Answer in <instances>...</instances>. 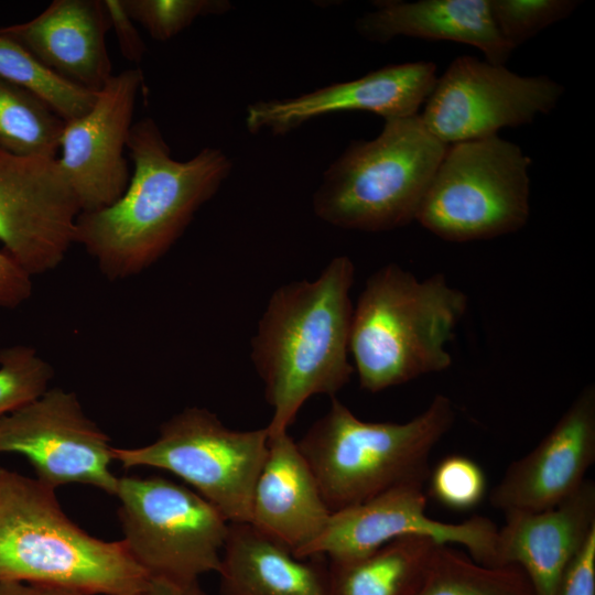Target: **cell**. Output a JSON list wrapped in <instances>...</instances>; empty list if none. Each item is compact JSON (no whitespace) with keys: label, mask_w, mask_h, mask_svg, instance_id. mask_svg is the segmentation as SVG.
<instances>
[{"label":"cell","mask_w":595,"mask_h":595,"mask_svg":"<svg viewBox=\"0 0 595 595\" xmlns=\"http://www.w3.org/2000/svg\"><path fill=\"white\" fill-rule=\"evenodd\" d=\"M505 516L497 532V566H519L534 595H558L569 566L595 531V484L585 479L551 509Z\"/></svg>","instance_id":"obj_17"},{"label":"cell","mask_w":595,"mask_h":595,"mask_svg":"<svg viewBox=\"0 0 595 595\" xmlns=\"http://www.w3.org/2000/svg\"><path fill=\"white\" fill-rule=\"evenodd\" d=\"M496 28L513 50L548 26L569 18L576 0H489Z\"/></svg>","instance_id":"obj_28"},{"label":"cell","mask_w":595,"mask_h":595,"mask_svg":"<svg viewBox=\"0 0 595 595\" xmlns=\"http://www.w3.org/2000/svg\"><path fill=\"white\" fill-rule=\"evenodd\" d=\"M66 80L98 93L113 75L104 0H54L30 21L0 28Z\"/></svg>","instance_id":"obj_18"},{"label":"cell","mask_w":595,"mask_h":595,"mask_svg":"<svg viewBox=\"0 0 595 595\" xmlns=\"http://www.w3.org/2000/svg\"><path fill=\"white\" fill-rule=\"evenodd\" d=\"M454 420V407L443 394L403 423L364 421L333 397L296 444L335 512L396 486L425 484L430 454Z\"/></svg>","instance_id":"obj_5"},{"label":"cell","mask_w":595,"mask_h":595,"mask_svg":"<svg viewBox=\"0 0 595 595\" xmlns=\"http://www.w3.org/2000/svg\"><path fill=\"white\" fill-rule=\"evenodd\" d=\"M430 495L444 507L466 511L477 507L487 490L486 475L472 458L448 455L431 472Z\"/></svg>","instance_id":"obj_29"},{"label":"cell","mask_w":595,"mask_h":595,"mask_svg":"<svg viewBox=\"0 0 595 595\" xmlns=\"http://www.w3.org/2000/svg\"><path fill=\"white\" fill-rule=\"evenodd\" d=\"M125 8L155 41L165 42L197 18L227 13V0H123Z\"/></svg>","instance_id":"obj_27"},{"label":"cell","mask_w":595,"mask_h":595,"mask_svg":"<svg viewBox=\"0 0 595 595\" xmlns=\"http://www.w3.org/2000/svg\"><path fill=\"white\" fill-rule=\"evenodd\" d=\"M355 267L333 258L312 281L279 286L251 340V359L272 408L269 435L286 432L306 400L333 398L350 380V290Z\"/></svg>","instance_id":"obj_2"},{"label":"cell","mask_w":595,"mask_h":595,"mask_svg":"<svg viewBox=\"0 0 595 595\" xmlns=\"http://www.w3.org/2000/svg\"><path fill=\"white\" fill-rule=\"evenodd\" d=\"M56 489L0 467V582L142 595L150 576L121 540L87 533L63 511Z\"/></svg>","instance_id":"obj_3"},{"label":"cell","mask_w":595,"mask_h":595,"mask_svg":"<svg viewBox=\"0 0 595 595\" xmlns=\"http://www.w3.org/2000/svg\"><path fill=\"white\" fill-rule=\"evenodd\" d=\"M423 488L422 483L403 484L332 512L322 532L296 556L353 561L396 539L421 536L440 544L463 545L476 562L497 566L496 524L480 516L459 523L435 520L426 515Z\"/></svg>","instance_id":"obj_12"},{"label":"cell","mask_w":595,"mask_h":595,"mask_svg":"<svg viewBox=\"0 0 595 595\" xmlns=\"http://www.w3.org/2000/svg\"><path fill=\"white\" fill-rule=\"evenodd\" d=\"M142 595H206L199 581L176 583L164 578H151Z\"/></svg>","instance_id":"obj_34"},{"label":"cell","mask_w":595,"mask_h":595,"mask_svg":"<svg viewBox=\"0 0 595 595\" xmlns=\"http://www.w3.org/2000/svg\"><path fill=\"white\" fill-rule=\"evenodd\" d=\"M104 4L122 56L133 63L140 62L147 45L137 30L136 22L127 12L123 0H104Z\"/></svg>","instance_id":"obj_30"},{"label":"cell","mask_w":595,"mask_h":595,"mask_svg":"<svg viewBox=\"0 0 595 595\" xmlns=\"http://www.w3.org/2000/svg\"><path fill=\"white\" fill-rule=\"evenodd\" d=\"M446 144L420 115L386 119L369 141H353L326 169L314 214L344 229L387 231L414 221Z\"/></svg>","instance_id":"obj_6"},{"label":"cell","mask_w":595,"mask_h":595,"mask_svg":"<svg viewBox=\"0 0 595 595\" xmlns=\"http://www.w3.org/2000/svg\"><path fill=\"white\" fill-rule=\"evenodd\" d=\"M331 513L296 441L288 431L269 435L249 523L296 555L322 532Z\"/></svg>","instance_id":"obj_19"},{"label":"cell","mask_w":595,"mask_h":595,"mask_svg":"<svg viewBox=\"0 0 595 595\" xmlns=\"http://www.w3.org/2000/svg\"><path fill=\"white\" fill-rule=\"evenodd\" d=\"M24 456L35 478L56 489L80 484L116 494L113 446L91 421L77 396L50 388L37 399L0 418V454Z\"/></svg>","instance_id":"obj_11"},{"label":"cell","mask_w":595,"mask_h":595,"mask_svg":"<svg viewBox=\"0 0 595 595\" xmlns=\"http://www.w3.org/2000/svg\"><path fill=\"white\" fill-rule=\"evenodd\" d=\"M0 595H89L67 587L25 582H0Z\"/></svg>","instance_id":"obj_33"},{"label":"cell","mask_w":595,"mask_h":595,"mask_svg":"<svg viewBox=\"0 0 595 595\" xmlns=\"http://www.w3.org/2000/svg\"><path fill=\"white\" fill-rule=\"evenodd\" d=\"M467 302L442 273L419 280L396 263L374 272L350 324L349 354L360 387L375 393L447 369L446 345Z\"/></svg>","instance_id":"obj_4"},{"label":"cell","mask_w":595,"mask_h":595,"mask_svg":"<svg viewBox=\"0 0 595 595\" xmlns=\"http://www.w3.org/2000/svg\"><path fill=\"white\" fill-rule=\"evenodd\" d=\"M298 558L250 523H230L223 549L220 595H329L328 564Z\"/></svg>","instance_id":"obj_21"},{"label":"cell","mask_w":595,"mask_h":595,"mask_svg":"<svg viewBox=\"0 0 595 595\" xmlns=\"http://www.w3.org/2000/svg\"><path fill=\"white\" fill-rule=\"evenodd\" d=\"M115 496L121 541L150 578L192 583L218 572L229 521L195 490L160 476H122Z\"/></svg>","instance_id":"obj_8"},{"label":"cell","mask_w":595,"mask_h":595,"mask_svg":"<svg viewBox=\"0 0 595 595\" xmlns=\"http://www.w3.org/2000/svg\"><path fill=\"white\" fill-rule=\"evenodd\" d=\"M415 595L534 594L519 566L485 565L451 544H440Z\"/></svg>","instance_id":"obj_23"},{"label":"cell","mask_w":595,"mask_h":595,"mask_svg":"<svg viewBox=\"0 0 595 595\" xmlns=\"http://www.w3.org/2000/svg\"><path fill=\"white\" fill-rule=\"evenodd\" d=\"M33 292L32 277L3 250L0 251V307L15 309Z\"/></svg>","instance_id":"obj_32"},{"label":"cell","mask_w":595,"mask_h":595,"mask_svg":"<svg viewBox=\"0 0 595 595\" xmlns=\"http://www.w3.org/2000/svg\"><path fill=\"white\" fill-rule=\"evenodd\" d=\"M548 76H522L477 57L451 62L423 104L424 127L446 145L488 138L549 113L563 95Z\"/></svg>","instance_id":"obj_10"},{"label":"cell","mask_w":595,"mask_h":595,"mask_svg":"<svg viewBox=\"0 0 595 595\" xmlns=\"http://www.w3.org/2000/svg\"><path fill=\"white\" fill-rule=\"evenodd\" d=\"M268 442L267 428L232 430L209 410L191 407L162 423L152 443L113 447V457L126 468L170 472L214 505L230 523H249Z\"/></svg>","instance_id":"obj_9"},{"label":"cell","mask_w":595,"mask_h":595,"mask_svg":"<svg viewBox=\"0 0 595 595\" xmlns=\"http://www.w3.org/2000/svg\"><path fill=\"white\" fill-rule=\"evenodd\" d=\"M436 78L432 62L391 64L294 98L255 101L246 108L245 125L252 134L269 131L284 136L313 119L336 112L367 111L385 120L414 116Z\"/></svg>","instance_id":"obj_15"},{"label":"cell","mask_w":595,"mask_h":595,"mask_svg":"<svg viewBox=\"0 0 595 595\" xmlns=\"http://www.w3.org/2000/svg\"><path fill=\"white\" fill-rule=\"evenodd\" d=\"M595 462V387L586 386L551 431L513 462L489 501L505 515L556 507L573 496Z\"/></svg>","instance_id":"obj_16"},{"label":"cell","mask_w":595,"mask_h":595,"mask_svg":"<svg viewBox=\"0 0 595 595\" xmlns=\"http://www.w3.org/2000/svg\"><path fill=\"white\" fill-rule=\"evenodd\" d=\"M79 214L57 158L0 151V242L31 277L63 262Z\"/></svg>","instance_id":"obj_13"},{"label":"cell","mask_w":595,"mask_h":595,"mask_svg":"<svg viewBox=\"0 0 595 595\" xmlns=\"http://www.w3.org/2000/svg\"><path fill=\"white\" fill-rule=\"evenodd\" d=\"M127 149L133 171L123 194L102 209L80 213L76 221L75 244L109 280L139 274L165 255L232 166L212 147L186 161L173 159L150 117L132 125Z\"/></svg>","instance_id":"obj_1"},{"label":"cell","mask_w":595,"mask_h":595,"mask_svg":"<svg viewBox=\"0 0 595 595\" xmlns=\"http://www.w3.org/2000/svg\"><path fill=\"white\" fill-rule=\"evenodd\" d=\"M439 545L407 536L357 560L329 561V595H415Z\"/></svg>","instance_id":"obj_22"},{"label":"cell","mask_w":595,"mask_h":595,"mask_svg":"<svg viewBox=\"0 0 595 595\" xmlns=\"http://www.w3.org/2000/svg\"><path fill=\"white\" fill-rule=\"evenodd\" d=\"M558 595H595V531L569 566Z\"/></svg>","instance_id":"obj_31"},{"label":"cell","mask_w":595,"mask_h":595,"mask_svg":"<svg viewBox=\"0 0 595 595\" xmlns=\"http://www.w3.org/2000/svg\"><path fill=\"white\" fill-rule=\"evenodd\" d=\"M64 126L43 100L0 77V151L57 158Z\"/></svg>","instance_id":"obj_24"},{"label":"cell","mask_w":595,"mask_h":595,"mask_svg":"<svg viewBox=\"0 0 595 595\" xmlns=\"http://www.w3.org/2000/svg\"><path fill=\"white\" fill-rule=\"evenodd\" d=\"M367 41L387 43L397 36L453 41L478 48L485 61L504 65L513 48L499 34L489 0L382 1L355 22Z\"/></svg>","instance_id":"obj_20"},{"label":"cell","mask_w":595,"mask_h":595,"mask_svg":"<svg viewBox=\"0 0 595 595\" xmlns=\"http://www.w3.org/2000/svg\"><path fill=\"white\" fill-rule=\"evenodd\" d=\"M143 80L139 68L112 75L91 108L65 122L57 161L80 213L111 205L128 186L131 174L123 151Z\"/></svg>","instance_id":"obj_14"},{"label":"cell","mask_w":595,"mask_h":595,"mask_svg":"<svg viewBox=\"0 0 595 595\" xmlns=\"http://www.w3.org/2000/svg\"><path fill=\"white\" fill-rule=\"evenodd\" d=\"M53 375L52 366L31 346L0 349V418L42 396Z\"/></svg>","instance_id":"obj_26"},{"label":"cell","mask_w":595,"mask_h":595,"mask_svg":"<svg viewBox=\"0 0 595 595\" xmlns=\"http://www.w3.org/2000/svg\"><path fill=\"white\" fill-rule=\"evenodd\" d=\"M530 164L519 145L497 134L450 144L415 221L452 242L516 232L530 216Z\"/></svg>","instance_id":"obj_7"},{"label":"cell","mask_w":595,"mask_h":595,"mask_svg":"<svg viewBox=\"0 0 595 595\" xmlns=\"http://www.w3.org/2000/svg\"><path fill=\"white\" fill-rule=\"evenodd\" d=\"M0 77L39 97L65 122L86 113L98 94L54 73L1 29Z\"/></svg>","instance_id":"obj_25"}]
</instances>
